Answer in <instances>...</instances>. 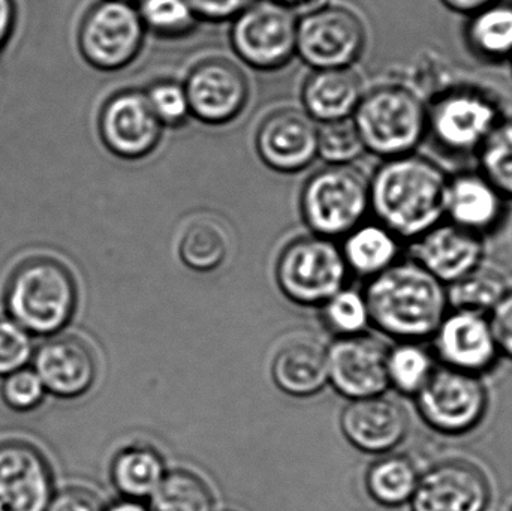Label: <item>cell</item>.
Returning <instances> with one entry per match:
<instances>
[{"label": "cell", "instance_id": "1", "mask_svg": "<svg viewBox=\"0 0 512 511\" xmlns=\"http://www.w3.org/2000/svg\"><path fill=\"white\" fill-rule=\"evenodd\" d=\"M448 176L430 159H385L370 180V209L400 240H417L444 221Z\"/></svg>", "mask_w": 512, "mask_h": 511}, {"label": "cell", "instance_id": "2", "mask_svg": "<svg viewBox=\"0 0 512 511\" xmlns=\"http://www.w3.org/2000/svg\"><path fill=\"white\" fill-rule=\"evenodd\" d=\"M364 299L370 323L399 342L432 338L450 311L447 285L415 260H399L370 279Z\"/></svg>", "mask_w": 512, "mask_h": 511}, {"label": "cell", "instance_id": "3", "mask_svg": "<svg viewBox=\"0 0 512 511\" xmlns=\"http://www.w3.org/2000/svg\"><path fill=\"white\" fill-rule=\"evenodd\" d=\"M8 317L32 336H54L65 329L78 305L74 273L47 255L21 261L3 291Z\"/></svg>", "mask_w": 512, "mask_h": 511}, {"label": "cell", "instance_id": "4", "mask_svg": "<svg viewBox=\"0 0 512 511\" xmlns=\"http://www.w3.org/2000/svg\"><path fill=\"white\" fill-rule=\"evenodd\" d=\"M352 120L366 152L384 159L412 155L429 135L427 105L400 84H385L363 95Z\"/></svg>", "mask_w": 512, "mask_h": 511}, {"label": "cell", "instance_id": "5", "mask_svg": "<svg viewBox=\"0 0 512 511\" xmlns=\"http://www.w3.org/2000/svg\"><path fill=\"white\" fill-rule=\"evenodd\" d=\"M300 206L316 236H346L370 210L369 180L352 165H328L307 180Z\"/></svg>", "mask_w": 512, "mask_h": 511}, {"label": "cell", "instance_id": "6", "mask_svg": "<svg viewBox=\"0 0 512 511\" xmlns=\"http://www.w3.org/2000/svg\"><path fill=\"white\" fill-rule=\"evenodd\" d=\"M502 119L495 96L468 84L442 90L427 107L429 134L439 149L453 155L478 153Z\"/></svg>", "mask_w": 512, "mask_h": 511}, {"label": "cell", "instance_id": "7", "mask_svg": "<svg viewBox=\"0 0 512 511\" xmlns=\"http://www.w3.org/2000/svg\"><path fill=\"white\" fill-rule=\"evenodd\" d=\"M349 269L333 239L300 237L289 243L276 264V281L291 302L322 306L345 288Z\"/></svg>", "mask_w": 512, "mask_h": 511}, {"label": "cell", "instance_id": "8", "mask_svg": "<svg viewBox=\"0 0 512 511\" xmlns=\"http://www.w3.org/2000/svg\"><path fill=\"white\" fill-rule=\"evenodd\" d=\"M418 413L429 428L447 437L471 434L484 422L489 392L480 375L436 366L415 395Z\"/></svg>", "mask_w": 512, "mask_h": 511}, {"label": "cell", "instance_id": "9", "mask_svg": "<svg viewBox=\"0 0 512 511\" xmlns=\"http://www.w3.org/2000/svg\"><path fill=\"white\" fill-rule=\"evenodd\" d=\"M138 8L123 0H99L84 15L78 47L93 68L116 72L131 65L146 38Z\"/></svg>", "mask_w": 512, "mask_h": 511}, {"label": "cell", "instance_id": "10", "mask_svg": "<svg viewBox=\"0 0 512 511\" xmlns=\"http://www.w3.org/2000/svg\"><path fill=\"white\" fill-rule=\"evenodd\" d=\"M231 23L233 50L251 68L277 71L297 54L298 18L288 6L256 0Z\"/></svg>", "mask_w": 512, "mask_h": 511}, {"label": "cell", "instance_id": "11", "mask_svg": "<svg viewBox=\"0 0 512 511\" xmlns=\"http://www.w3.org/2000/svg\"><path fill=\"white\" fill-rule=\"evenodd\" d=\"M366 47L363 21L351 9H313L297 24V54L312 69L351 68Z\"/></svg>", "mask_w": 512, "mask_h": 511}, {"label": "cell", "instance_id": "12", "mask_svg": "<svg viewBox=\"0 0 512 511\" xmlns=\"http://www.w3.org/2000/svg\"><path fill=\"white\" fill-rule=\"evenodd\" d=\"M99 135L117 158L140 161L158 149L162 129L146 92L122 90L107 99L99 114Z\"/></svg>", "mask_w": 512, "mask_h": 511}, {"label": "cell", "instance_id": "13", "mask_svg": "<svg viewBox=\"0 0 512 511\" xmlns=\"http://www.w3.org/2000/svg\"><path fill=\"white\" fill-rule=\"evenodd\" d=\"M186 95L192 117L206 125L236 120L249 101V83L236 63L221 57L197 63L186 77Z\"/></svg>", "mask_w": 512, "mask_h": 511}, {"label": "cell", "instance_id": "14", "mask_svg": "<svg viewBox=\"0 0 512 511\" xmlns=\"http://www.w3.org/2000/svg\"><path fill=\"white\" fill-rule=\"evenodd\" d=\"M492 497L489 479L478 465L447 459L420 474L412 511H486Z\"/></svg>", "mask_w": 512, "mask_h": 511}, {"label": "cell", "instance_id": "15", "mask_svg": "<svg viewBox=\"0 0 512 511\" xmlns=\"http://www.w3.org/2000/svg\"><path fill=\"white\" fill-rule=\"evenodd\" d=\"M432 338L441 365L456 371L483 377L501 357L489 315L480 312L450 309Z\"/></svg>", "mask_w": 512, "mask_h": 511}, {"label": "cell", "instance_id": "16", "mask_svg": "<svg viewBox=\"0 0 512 511\" xmlns=\"http://www.w3.org/2000/svg\"><path fill=\"white\" fill-rule=\"evenodd\" d=\"M54 477L44 453L23 440L0 443V511H47Z\"/></svg>", "mask_w": 512, "mask_h": 511}, {"label": "cell", "instance_id": "17", "mask_svg": "<svg viewBox=\"0 0 512 511\" xmlns=\"http://www.w3.org/2000/svg\"><path fill=\"white\" fill-rule=\"evenodd\" d=\"M387 356L388 348L370 335L339 338L328 348V384L349 401L384 395Z\"/></svg>", "mask_w": 512, "mask_h": 511}, {"label": "cell", "instance_id": "18", "mask_svg": "<svg viewBox=\"0 0 512 511\" xmlns=\"http://www.w3.org/2000/svg\"><path fill=\"white\" fill-rule=\"evenodd\" d=\"M318 131V123L306 111L282 108L259 125L256 152L277 173H300L318 156Z\"/></svg>", "mask_w": 512, "mask_h": 511}, {"label": "cell", "instance_id": "19", "mask_svg": "<svg viewBox=\"0 0 512 511\" xmlns=\"http://www.w3.org/2000/svg\"><path fill=\"white\" fill-rule=\"evenodd\" d=\"M45 390L60 399H77L95 386L98 359L80 336H51L35 354V369Z\"/></svg>", "mask_w": 512, "mask_h": 511}, {"label": "cell", "instance_id": "20", "mask_svg": "<svg viewBox=\"0 0 512 511\" xmlns=\"http://www.w3.org/2000/svg\"><path fill=\"white\" fill-rule=\"evenodd\" d=\"M409 426L405 408L385 393L349 402L340 417L346 440L370 455L394 452L408 437Z\"/></svg>", "mask_w": 512, "mask_h": 511}, {"label": "cell", "instance_id": "21", "mask_svg": "<svg viewBox=\"0 0 512 511\" xmlns=\"http://www.w3.org/2000/svg\"><path fill=\"white\" fill-rule=\"evenodd\" d=\"M412 251V260L442 284L450 285L483 264L486 243L480 234L442 221L414 240Z\"/></svg>", "mask_w": 512, "mask_h": 511}, {"label": "cell", "instance_id": "22", "mask_svg": "<svg viewBox=\"0 0 512 511\" xmlns=\"http://www.w3.org/2000/svg\"><path fill=\"white\" fill-rule=\"evenodd\" d=\"M505 200L481 171H463L448 177L444 221L484 237L504 221Z\"/></svg>", "mask_w": 512, "mask_h": 511}, {"label": "cell", "instance_id": "23", "mask_svg": "<svg viewBox=\"0 0 512 511\" xmlns=\"http://www.w3.org/2000/svg\"><path fill=\"white\" fill-rule=\"evenodd\" d=\"M271 378L280 392L292 398L318 395L328 384V348L310 338L286 342L274 354Z\"/></svg>", "mask_w": 512, "mask_h": 511}, {"label": "cell", "instance_id": "24", "mask_svg": "<svg viewBox=\"0 0 512 511\" xmlns=\"http://www.w3.org/2000/svg\"><path fill=\"white\" fill-rule=\"evenodd\" d=\"M363 95V83L351 68L313 69L301 101L316 123H328L351 119Z\"/></svg>", "mask_w": 512, "mask_h": 511}, {"label": "cell", "instance_id": "25", "mask_svg": "<svg viewBox=\"0 0 512 511\" xmlns=\"http://www.w3.org/2000/svg\"><path fill=\"white\" fill-rule=\"evenodd\" d=\"M164 456L149 444L123 447L111 462V480L126 500L149 498L167 474Z\"/></svg>", "mask_w": 512, "mask_h": 511}, {"label": "cell", "instance_id": "26", "mask_svg": "<svg viewBox=\"0 0 512 511\" xmlns=\"http://www.w3.org/2000/svg\"><path fill=\"white\" fill-rule=\"evenodd\" d=\"M342 254L349 272L372 279L399 261L400 239L382 224H360L346 234Z\"/></svg>", "mask_w": 512, "mask_h": 511}, {"label": "cell", "instance_id": "27", "mask_svg": "<svg viewBox=\"0 0 512 511\" xmlns=\"http://www.w3.org/2000/svg\"><path fill=\"white\" fill-rule=\"evenodd\" d=\"M420 471L409 456L399 453L381 455L366 474L370 498L379 506L399 509L411 503L417 489Z\"/></svg>", "mask_w": 512, "mask_h": 511}, {"label": "cell", "instance_id": "28", "mask_svg": "<svg viewBox=\"0 0 512 511\" xmlns=\"http://www.w3.org/2000/svg\"><path fill=\"white\" fill-rule=\"evenodd\" d=\"M465 38L469 50L484 62L512 60V6L496 2L469 15Z\"/></svg>", "mask_w": 512, "mask_h": 511}, {"label": "cell", "instance_id": "29", "mask_svg": "<svg viewBox=\"0 0 512 511\" xmlns=\"http://www.w3.org/2000/svg\"><path fill=\"white\" fill-rule=\"evenodd\" d=\"M230 237L227 228L212 216L194 219L182 233L180 260L195 272H213L227 260Z\"/></svg>", "mask_w": 512, "mask_h": 511}, {"label": "cell", "instance_id": "30", "mask_svg": "<svg viewBox=\"0 0 512 511\" xmlns=\"http://www.w3.org/2000/svg\"><path fill=\"white\" fill-rule=\"evenodd\" d=\"M149 511H215V495L209 483L194 471H167L149 497Z\"/></svg>", "mask_w": 512, "mask_h": 511}, {"label": "cell", "instance_id": "31", "mask_svg": "<svg viewBox=\"0 0 512 511\" xmlns=\"http://www.w3.org/2000/svg\"><path fill=\"white\" fill-rule=\"evenodd\" d=\"M508 290L507 279L498 270L481 264L468 275L447 285L448 303L450 309L489 315Z\"/></svg>", "mask_w": 512, "mask_h": 511}, {"label": "cell", "instance_id": "32", "mask_svg": "<svg viewBox=\"0 0 512 511\" xmlns=\"http://www.w3.org/2000/svg\"><path fill=\"white\" fill-rule=\"evenodd\" d=\"M435 362L420 342H399L388 350V384L405 396H414L435 371Z\"/></svg>", "mask_w": 512, "mask_h": 511}, {"label": "cell", "instance_id": "33", "mask_svg": "<svg viewBox=\"0 0 512 511\" xmlns=\"http://www.w3.org/2000/svg\"><path fill=\"white\" fill-rule=\"evenodd\" d=\"M138 12L147 32L161 38H182L200 23L186 0H140Z\"/></svg>", "mask_w": 512, "mask_h": 511}, {"label": "cell", "instance_id": "34", "mask_svg": "<svg viewBox=\"0 0 512 511\" xmlns=\"http://www.w3.org/2000/svg\"><path fill=\"white\" fill-rule=\"evenodd\" d=\"M477 155L481 173L505 198H512V117L499 122Z\"/></svg>", "mask_w": 512, "mask_h": 511}, {"label": "cell", "instance_id": "35", "mask_svg": "<svg viewBox=\"0 0 512 511\" xmlns=\"http://www.w3.org/2000/svg\"><path fill=\"white\" fill-rule=\"evenodd\" d=\"M322 317L327 329L339 338L361 335L370 323L364 294L345 288L322 305Z\"/></svg>", "mask_w": 512, "mask_h": 511}, {"label": "cell", "instance_id": "36", "mask_svg": "<svg viewBox=\"0 0 512 511\" xmlns=\"http://www.w3.org/2000/svg\"><path fill=\"white\" fill-rule=\"evenodd\" d=\"M366 152L354 120L322 123L318 131V156L328 165H351Z\"/></svg>", "mask_w": 512, "mask_h": 511}, {"label": "cell", "instance_id": "37", "mask_svg": "<svg viewBox=\"0 0 512 511\" xmlns=\"http://www.w3.org/2000/svg\"><path fill=\"white\" fill-rule=\"evenodd\" d=\"M146 96L164 128H180L192 117L183 83L174 80L156 81L146 90Z\"/></svg>", "mask_w": 512, "mask_h": 511}, {"label": "cell", "instance_id": "38", "mask_svg": "<svg viewBox=\"0 0 512 511\" xmlns=\"http://www.w3.org/2000/svg\"><path fill=\"white\" fill-rule=\"evenodd\" d=\"M0 395L12 411L29 413L44 402L47 390L33 369L23 368L5 377Z\"/></svg>", "mask_w": 512, "mask_h": 511}, {"label": "cell", "instance_id": "39", "mask_svg": "<svg viewBox=\"0 0 512 511\" xmlns=\"http://www.w3.org/2000/svg\"><path fill=\"white\" fill-rule=\"evenodd\" d=\"M32 354V335L11 318L0 317V377L26 368Z\"/></svg>", "mask_w": 512, "mask_h": 511}, {"label": "cell", "instance_id": "40", "mask_svg": "<svg viewBox=\"0 0 512 511\" xmlns=\"http://www.w3.org/2000/svg\"><path fill=\"white\" fill-rule=\"evenodd\" d=\"M198 21L227 23L239 17L256 0H186Z\"/></svg>", "mask_w": 512, "mask_h": 511}, {"label": "cell", "instance_id": "41", "mask_svg": "<svg viewBox=\"0 0 512 511\" xmlns=\"http://www.w3.org/2000/svg\"><path fill=\"white\" fill-rule=\"evenodd\" d=\"M489 318L499 353L512 362V288L490 312Z\"/></svg>", "mask_w": 512, "mask_h": 511}, {"label": "cell", "instance_id": "42", "mask_svg": "<svg viewBox=\"0 0 512 511\" xmlns=\"http://www.w3.org/2000/svg\"><path fill=\"white\" fill-rule=\"evenodd\" d=\"M47 511H105V507L95 492L74 486L54 494Z\"/></svg>", "mask_w": 512, "mask_h": 511}, {"label": "cell", "instance_id": "43", "mask_svg": "<svg viewBox=\"0 0 512 511\" xmlns=\"http://www.w3.org/2000/svg\"><path fill=\"white\" fill-rule=\"evenodd\" d=\"M17 8L14 0H0V51L6 47L14 32Z\"/></svg>", "mask_w": 512, "mask_h": 511}, {"label": "cell", "instance_id": "44", "mask_svg": "<svg viewBox=\"0 0 512 511\" xmlns=\"http://www.w3.org/2000/svg\"><path fill=\"white\" fill-rule=\"evenodd\" d=\"M444 6L450 11L459 12V14L472 15L499 0H441Z\"/></svg>", "mask_w": 512, "mask_h": 511}, {"label": "cell", "instance_id": "45", "mask_svg": "<svg viewBox=\"0 0 512 511\" xmlns=\"http://www.w3.org/2000/svg\"><path fill=\"white\" fill-rule=\"evenodd\" d=\"M105 511H149L147 507H144L140 501L135 500H123L119 501V503L113 504V506L108 507Z\"/></svg>", "mask_w": 512, "mask_h": 511}, {"label": "cell", "instance_id": "46", "mask_svg": "<svg viewBox=\"0 0 512 511\" xmlns=\"http://www.w3.org/2000/svg\"><path fill=\"white\" fill-rule=\"evenodd\" d=\"M273 2L280 3V5L288 6V8H298V6L306 5L312 0H273Z\"/></svg>", "mask_w": 512, "mask_h": 511}, {"label": "cell", "instance_id": "47", "mask_svg": "<svg viewBox=\"0 0 512 511\" xmlns=\"http://www.w3.org/2000/svg\"><path fill=\"white\" fill-rule=\"evenodd\" d=\"M123 2L134 3V2H137V0H123Z\"/></svg>", "mask_w": 512, "mask_h": 511}, {"label": "cell", "instance_id": "48", "mask_svg": "<svg viewBox=\"0 0 512 511\" xmlns=\"http://www.w3.org/2000/svg\"><path fill=\"white\" fill-rule=\"evenodd\" d=\"M511 511H512V509H511Z\"/></svg>", "mask_w": 512, "mask_h": 511}]
</instances>
